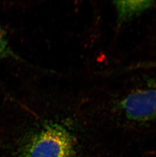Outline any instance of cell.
<instances>
[{
    "label": "cell",
    "instance_id": "obj_1",
    "mask_svg": "<svg viewBox=\"0 0 156 157\" xmlns=\"http://www.w3.org/2000/svg\"><path fill=\"white\" fill-rule=\"evenodd\" d=\"M74 140L69 132L58 124L48 125L35 132L21 151V157H72Z\"/></svg>",
    "mask_w": 156,
    "mask_h": 157
},
{
    "label": "cell",
    "instance_id": "obj_2",
    "mask_svg": "<svg viewBox=\"0 0 156 157\" xmlns=\"http://www.w3.org/2000/svg\"><path fill=\"white\" fill-rule=\"evenodd\" d=\"M117 106L123 116L131 122L143 123L156 119V79L124 95Z\"/></svg>",
    "mask_w": 156,
    "mask_h": 157
},
{
    "label": "cell",
    "instance_id": "obj_3",
    "mask_svg": "<svg viewBox=\"0 0 156 157\" xmlns=\"http://www.w3.org/2000/svg\"><path fill=\"white\" fill-rule=\"evenodd\" d=\"M116 9L118 24L128 22L149 10L155 5L152 1H117L113 2Z\"/></svg>",
    "mask_w": 156,
    "mask_h": 157
},
{
    "label": "cell",
    "instance_id": "obj_4",
    "mask_svg": "<svg viewBox=\"0 0 156 157\" xmlns=\"http://www.w3.org/2000/svg\"><path fill=\"white\" fill-rule=\"evenodd\" d=\"M9 57L19 59V57L11 49L6 32L0 27V59Z\"/></svg>",
    "mask_w": 156,
    "mask_h": 157
}]
</instances>
